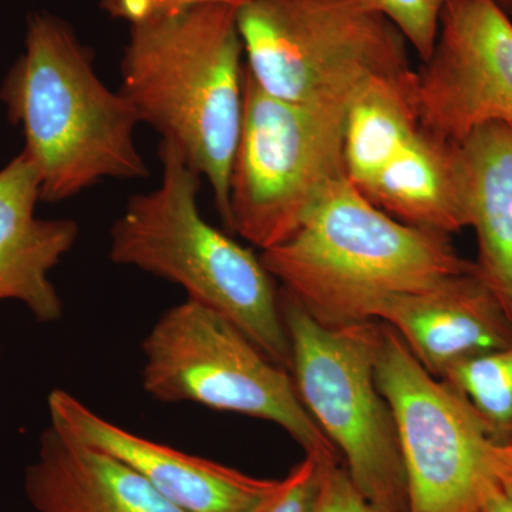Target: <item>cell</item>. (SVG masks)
<instances>
[{
  "instance_id": "obj_1",
  "label": "cell",
  "mask_w": 512,
  "mask_h": 512,
  "mask_svg": "<svg viewBox=\"0 0 512 512\" xmlns=\"http://www.w3.org/2000/svg\"><path fill=\"white\" fill-rule=\"evenodd\" d=\"M235 6H191L133 23L119 92L138 120L210 184L229 229V178L244 116L245 52Z\"/></svg>"
},
{
  "instance_id": "obj_2",
  "label": "cell",
  "mask_w": 512,
  "mask_h": 512,
  "mask_svg": "<svg viewBox=\"0 0 512 512\" xmlns=\"http://www.w3.org/2000/svg\"><path fill=\"white\" fill-rule=\"evenodd\" d=\"M0 101L25 136L40 175V201L70 200L104 180L150 175L134 140L140 124L110 89L94 55L66 20L39 10L26 23L25 49L0 86Z\"/></svg>"
},
{
  "instance_id": "obj_3",
  "label": "cell",
  "mask_w": 512,
  "mask_h": 512,
  "mask_svg": "<svg viewBox=\"0 0 512 512\" xmlns=\"http://www.w3.org/2000/svg\"><path fill=\"white\" fill-rule=\"evenodd\" d=\"M261 259L282 289L328 328L373 320L387 299L474 269L450 235L394 220L346 177L330 184L295 234Z\"/></svg>"
},
{
  "instance_id": "obj_4",
  "label": "cell",
  "mask_w": 512,
  "mask_h": 512,
  "mask_svg": "<svg viewBox=\"0 0 512 512\" xmlns=\"http://www.w3.org/2000/svg\"><path fill=\"white\" fill-rule=\"evenodd\" d=\"M158 156L160 185L128 198L111 227V262L181 286L187 299L220 313L291 373L279 291L261 256L202 217L201 175L173 144L161 141Z\"/></svg>"
},
{
  "instance_id": "obj_5",
  "label": "cell",
  "mask_w": 512,
  "mask_h": 512,
  "mask_svg": "<svg viewBox=\"0 0 512 512\" xmlns=\"http://www.w3.org/2000/svg\"><path fill=\"white\" fill-rule=\"evenodd\" d=\"M279 306L303 406L345 457L357 490L384 512H409L396 421L376 382L379 320L328 328L285 289Z\"/></svg>"
},
{
  "instance_id": "obj_6",
  "label": "cell",
  "mask_w": 512,
  "mask_h": 512,
  "mask_svg": "<svg viewBox=\"0 0 512 512\" xmlns=\"http://www.w3.org/2000/svg\"><path fill=\"white\" fill-rule=\"evenodd\" d=\"M237 19L248 73L278 99L349 100L414 70L409 43L369 0H247Z\"/></svg>"
},
{
  "instance_id": "obj_7",
  "label": "cell",
  "mask_w": 512,
  "mask_h": 512,
  "mask_svg": "<svg viewBox=\"0 0 512 512\" xmlns=\"http://www.w3.org/2000/svg\"><path fill=\"white\" fill-rule=\"evenodd\" d=\"M350 100L278 99L245 66L244 116L229 178V231L262 252L295 234L330 184L346 177Z\"/></svg>"
},
{
  "instance_id": "obj_8",
  "label": "cell",
  "mask_w": 512,
  "mask_h": 512,
  "mask_svg": "<svg viewBox=\"0 0 512 512\" xmlns=\"http://www.w3.org/2000/svg\"><path fill=\"white\" fill-rule=\"evenodd\" d=\"M143 357V387L158 402L269 421L305 454L338 456L299 399L291 373L207 306L185 299L167 309L143 340Z\"/></svg>"
},
{
  "instance_id": "obj_9",
  "label": "cell",
  "mask_w": 512,
  "mask_h": 512,
  "mask_svg": "<svg viewBox=\"0 0 512 512\" xmlns=\"http://www.w3.org/2000/svg\"><path fill=\"white\" fill-rule=\"evenodd\" d=\"M376 382L396 421L409 512L480 510L512 471L510 448L488 439L467 400L430 375L383 322Z\"/></svg>"
},
{
  "instance_id": "obj_10",
  "label": "cell",
  "mask_w": 512,
  "mask_h": 512,
  "mask_svg": "<svg viewBox=\"0 0 512 512\" xmlns=\"http://www.w3.org/2000/svg\"><path fill=\"white\" fill-rule=\"evenodd\" d=\"M420 126L460 143L487 124L512 127V18L491 0H447L416 70Z\"/></svg>"
},
{
  "instance_id": "obj_11",
  "label": "cell",
  "mask_w": 512,
  "mask_h": 512,
  "mask_svg": "<svg viewBox=\"0 0 512 512\" xmlns=\"http://www.w3.org/2000/svg\"><path fill=\"white\" fill-rule=\"evenodd\" d=\"M47 409L50 426L127 464L185 512H258L281 483L131 433L63 389L49 394Z\"/></svg>"
},
{
  "instance_id": "obj_12",
  "label": "cell",
  "mask_w": 512,
  "mask_h": 512,
  "mask_svg": "<svg viewBox=\"0 0 512 512\" xmlns=\"http://www.w3.org/2000/svg\"><path fill=\"white\" fill-rule=\"evenodd\" d=\"M373 320L396 330L437 379L458 363L512 345V322L476 266L426 291L387 299L377 306Z\"/></svg>"
},
{
  "instance_id": "obj_13",
  "label": "cell",
  "mask_w": 512,
  "mask_h": 512,
  "mask_svg": "<svg viewBox=\"0 0 512 512\" xmlns=\"http://www.w3.org/2000/svg\"><path fill=\"white\" fill-rule=\"evenodd\" d=\"M40 175L25 153L0 170V302L23 303L43 323L62 318L63 303L49 274L72 251L73 220L36 217Z\"/></svg>"
},
{
  "instance_id": "obj_14",
  "label": "cell",
  "mask_w": 512,
  "mask_h": 512,
  "mask_svg": "<svg viewBox=\"0 0 512 512\" xmlns=\"http://www.w3.org/2000/svg\"><path fill=\"white\" fill-rule=\"evenodd\" d=\"M23 485L36 512H185L127 464L53 426L40 436Z\"/></svg>"
},
{
  "instance_id": "obj_15",
  "label": "cell",
  "mask_w": 512,
  "mask_h": 512,
  "mask_svg": "<svg viewBox=\"0 0 512 512\" xmlns=\"http://www.w3.org/2000/svg\"><path fill=\"white\" fill-rule=\"evenodd\" d=\"M456 144L474 266L512 322V127L487 124Z\"/></svg>"
},
{
  "instance_id": "obj_16",
  "label": "cell",
  "mask_w": 512,
  "mask_h": 512,
  "mask_svg": "<svg viewBox=\"0 0 512 512\" xmlns=\"http://www.w3.org/2000/svg\"><path fill=\"white\" fill-rule=\"evenodd\" d=\"M362 194L410 227L450 237L468 228L457 144L423 128Z\"/></svg>"
},
{
  "instance_id": "obj_17",
  "label": "cell",
  "mask_w": 512,
  "mask_h": 512,
  "mask_svg": "<svg viewBox=\"0 0 512 512\" xmlns=\"http://www.w3.org/2000/svg\"><path fill=\"white\" fill-rule=\"evenodd\" d=\"M421 130L416 70L377 77L350 100L343 128V164L363 192Z\"/></svg>"
},
{
  "instance_id": "obj_18",
  "label": "cell",
  "mask_w": 512,
  "mask_h": 512,
  "mask_svg": "<svg viewBox=\"0 0 512 512\" xmlns=\"http://www.w3.org/2000/svg\"><path fill=\"white\" fill-rule=\"evenodd\" d=\"M441 380L467 400L488 439L512 446V345L458 363Z\"/></svg>"
},
{
  "instance_id": "obj_19",
  "label": "cell",
  "mask_w": 512,
  "mask_h": 512,
  "mask_svg": "<svg viewBox=\"0 0 512 512\" xmlns=\"http://www.w3.org/2000/svg\"><path fill=\"white\" fill-rule=\"evenodd\" d=\"M399 29L421 62L430 56L447 0H369Z\"/></svg>"
},
{
  "instance_id": "obj_20",
  "label": "cell",
  "mask_w": 512,
  "mask_h": 512,
  "mask_svg": "<svg viewBox=\"0 0 512 512\" xmlns=\"http://www.w3.org/2000/svg\"><path fill=\"white\" fill-rule=\"evenodd\" d=\"M312 512H384L357 490L338 457L320 458L318 491Z\"/></svg>"
},
{
  "instance_id": "obj_21",
  "label": "cell",
  "mask_w": 512,
  "mask_h": 512,
  "mask_svg": "<svg viewBox=\"0 0 512 512\" xmlns=\"http://www.w3.org/2000/svg\"><path fill=\"white\" fill-rule=\"evenodd\" d=\"M322 457L326 456L306 454L301 463L296 464L281 480L271 500L258 512H312Z\"/></svg>"
},
{
  "instance_id": "obj_22",
  "label": "cell",
  "mask_w": 512,
  "mask_h": 512,
  "mask_svg": "<svg viewBox=\"0 0 512 512\" xmlns=\"http://www.w3.org/2000/svg\"><path fill=\"white\" fill-rule=\"evenodd\" d=\"M247 0H100V9L114 20H123L128 26L143 20L157 18L191 6L220 3L239 8Z\"/></svg>"
},
{
  "instance_id": "obj_23",
  "label": "cell",
  "mask_w": 512,
  "mask_h": 512,
  "mask_svg": "<svg viewBox=\"0 0 512 512\" xmlns=\"http://www.w3.org/2000/svg\"><path fill=\"white\" fill-rule=\"evenodd\" d=\"M477 512H512V500L504 493L503 488H497Z\"/></svg>"
},
{
  "instance_id": "obj_24",
  "label": "cell",
  "mask_w": 512,
  "mask_h": 512,
  "mask_svg": "<svg viewBox=\"0 0 512 512\" xmlns=\"http://www.w3.org/2000/svg\"><path fill=\"white\" fill-rule=\"evenodd\" d=\"M491 2L497 5L501 10H504V12L512 18V0H491Z\"/></svg>"
},
{
  "instance_id": "obj_25",
  "label": "cell",
  "mask_w": 512,
  "mask_h": 512,
  "mask_svg": "<svg viewBox=\"0 0 512 512\" xmlns=\"http://www.w3.org/2000/svg\"><path fill=\"white\" fill-rule=\"evenodd\" d=\"M501 488H503V491L505 494L508 495V497L512 500V471L510 474H508L507 477L504 478L503 484H501Z\"/></svg>"
},
{
  "instance_id": "obj_26",
  "label": "cell",
  "mask_w": 512,
  "mask_h": 512,
  "mask_svg": "<svg viewBox=\"0 0 512 512\" xmlns=\"http://www.w3.org/2000/svg\"><path fill=\"white\" fill-rule=\"evenodd\" d=\"M0 356H2V346H0Z\"/></svg>"
},
{
  "instance_id": "obj_27",
  "label": "cell",
  "mask_w": 512,
  "mask_h": 512,
  "mask_svg": "<svg viewBox=\"0 0 512 512\" xmlns=\"http://www.w3.org/2000/svg\"><path fill=\"white\" fill-rule=\"evenodd\" d=\"M508 448H510V450H511V454H512V446H508Z\"/></svg>"
}]
</instances>
